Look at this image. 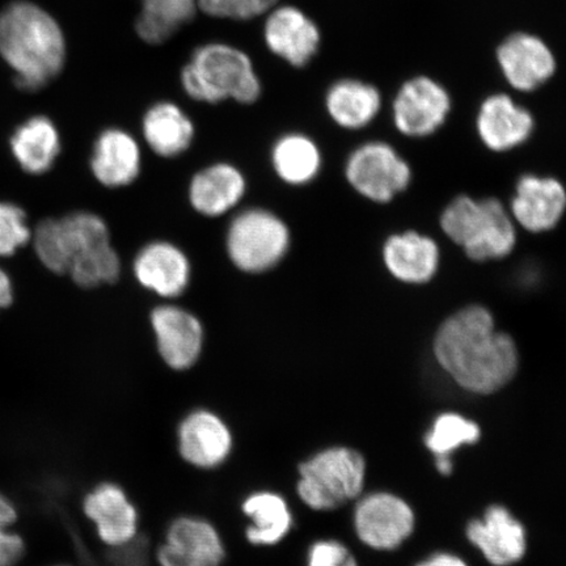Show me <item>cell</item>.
<instances>
[{
  "label": "cell",
  "instance_id": "cell-18",
  "mask_svg": "<svg viewBox=\"0 0 566 566\" xmlns=\"http://www.w3.org/2000/svg\"><path fill=\"white\" fill-rule=\"evenodd\" d=\"M95 179L105 188H125L136 181L142 169V150L129 132L109 127L98 134L90 159Z\"/></svg>",
  "mask_w": 566,
  "mask_h": 566
},
{
  "label": "cell",
  "instance_id": "cell-5",
  "mask_svg": "<svg viewBox=\"0 0 566 566\" xmlns=\"http://www.w3.org/2000/svg\"><path fill=\"white\" fill-rule=\"evenodd\" d=\"M441 226L446 235L475 261L505 258L515 245L512 218L495 198H455L444 209Z\"/></svg>",
  "mask_w": 566,
  "mask_h": 566
},
{
  "label": "cell",
  "instance_id": "cell-3",
  "mask_svg": "<svg viewBox=\"0 0 566 566\" xmlns=\"http://www.w3.org/2000/svg\"><path fill=\"white\" fill-rule=\"evenodd\" d=\"M181 86L190 98L207 104L229 98L252 104L261 95V82L250 56L222 42L197 49L181 71Z\"/></svg>",
  "mask_w": 566,
  "mask_h": 566
},
{
  "label": "cell",
  "instance_id": "cell-28",
  "mask_svg": "<svg viewBox=\"0 0 566 566\" xmlns=\"http://www.w3.org/2000/svg\"><path fill=\"white\" fill-rule=\"evenodd\" d=\"M272 166L279 179L287 186L303 187L314 181L322 169V153L314 139L301 133H290L275 142Z\"/></svg>",
  "mask_w": 566,
  "mask_h": 566
},
{
  "label": "cell",
  "instance_id": "cell-34",
  "mask_svg": "<svg viewBox=\"0 0 566 566\" xmlns=\"http://www.w3.org/2000/svg\"><path fill=\"white\" fill-rule=\"evenodd\" d=\"M307 566H358V563L343 543L318 541L308 549Z\"/></svg>",
  "mask_w": 566,
  "mask_h": 566
},
{
  "label": "cell",
  "instance_id": "cell-27",
  "mask_svg": "<svg viewBox=\"0 0 566 566\" xmlns=\"http://www.w3.org/2000/svg\"><path fill=\"white\" fill-rule=\"evenodd\" d=\"M381 101L377 88L356 80L336 82L327 92L328 115L344 129L357 130L378 116Z\"/></svg>",
  "mask_w": 566,
  "mask_h": 566
},
{
  "label": "cell",
  "instance_id": "cell-20",
  "mask_svg": "<svg viewBox=\"0 0 566 566\" xmlns=\"http://www.w3.org/2000/svg\"><path fill=\"white\" fill-rule=\"evenodd\" d=\"M566 210V192L551 177L523 176L512 202L515 221L530 232H544L560 222Z\"/></svg>",
  "mask_w": 566,
  "mask_h": 566
},
{
  "label": "cell",
  "instance_id": "cell-38",
  "mask_svg": "<svg viewBox=\"0 0 566 566\" xmlns=\"http://www.w3.org/2000/svg\"><path fill=\"white\" fill-rule=\"evenodd\" d=\"M417 566H467V564L454 555L438 554L428 558L427 562L420 563Z\"/></svg>",
  "mask_w": 566,
  "mask_h": 566
},
{
  "label": "cell",
  "instance_id": "cell-39",
  "mask_svg": "<svg viewBox=\"0 0 566 566\" xmlns=\"http://www.w3.org/2000/svg\"><path fill=\"white\" fill-rule=\"evenodd\" d=\"M437 469L442 475H450L452 472V462L450 457L437 458Z\"/></svg>",
  "mask_w": 566,
  "mask_h": 566
},
{
  "label": "cell",
  "instance_id": "cell-1",
  "mask_svg": "<svg viewBox=\"0 0 566 566\" xmlns=\"http://www.w3.org/2000/svg\"><path fill=\"white\" fill-rule=\"evenodd\" d=\"M434 354L460 387L476 394L499 391L518 369L513 338L495 329L492 314L481 306L460 310L441 325Z\"/></svg>",
  "mask_w": 566,
  "mask_h": 566
},
{
  "label": "cell",
  "instance_id": "cell-30",
  "mask_svg": "<svg viewBox=\"0 0 566 566\" xmlns=\"http://www.w3.org/2000/svg\"><path fill=\"white\" fill-rule=\"evenodd\" d=\"M122 259L111 242L96 245L80 254L71 263L67 275L83 289H95L115 283L122 274Z\"/></svg>",
  "mask_w": 566,
  "mask_h": 566
},
{
  "label": "cell",
  "instance_id": "cell-15",
  "mask_svg": "<svg viewBox=\"0 0 566 566\" xmlns=\"http://www.w3.org/2000/svg\"><path fill=\"white\" fill-rule=\"evenodd\" d=\"M269 51L294 67L307 66L321 46V31L293 6L274 7L264 25Z\"/></svg>",
  "mask_w": 566,
  "mask_h": 566
},
{
  "label": "cell",
  "instance_id": "cell-9",
  "mask_svg": "<svg viewBox=\"0 0 566 566\" xmlns=\"http://www.w3.org/2000/svg\"><path fill=\"white\" fill-rule=\"evenodd\" d=\"M228 552L218 528L196 515L177 516L169 523L157 551L159 566H222Z\"/></svg>",
  "mask_w": 566,
  "mask_h": 566
},
{
  "label": "cell",
  "instance_id": "cell-32",
  "mask_svg": "<svg viewBox=\"0 0 566 566\" xmlns=\"http://www.w3.org/2000/svg\"><path fill=\"white\" fill-rule=\"evenodd\" d=\"M32 229L24 209L0 201V258H10L31 242Z\"/></svg>",
  "mask_w": 566,
  "mask_h": 566
},
{
  "label": "cell",
  "instance_id": "cell-4",
  "mask_svg": "<svg viewBox=\"0 0 566 566\" xmlns=\"http://www.w3.org/2000/svg\"><path fill=\"white\" fill-rule=\"evenodd\" d=\"M366 462L358 451L335 446L302 460L295 492L304 506L331 512L356 500L364 491Z\"/></svg>",
  "mask_w": 566,
  "mask_h": 566
},
{
  "label": "cell",
  "instance_id": "cell-14",
  "mask_svg": "<svg viewBox=\"0 0 566 566\" xmlns=\"http://www.w3.org/2000/svg\"><path fill=\"white\" fill-rule=\"evenodd\" d=\"M139 285L163 300L179 298L192 277V265L180 247L166 240L146 244L133 261Z\"/></svg>",
  "mask_w": 566,
  "mask_h": 566
},
{
  "label": "cell",
  "instance_id": "cell-6",
  "mask_svg": "<svg viewBox=\"0 0 566 566\" xmlns=\"http://www.w3.org/2000/svg\"><path fill=\"white\" fill-rule=\"evenodd\" d=\"M292 233L274 212L247 209L232 219L226 233V251L239 271L260 274L271 271L285 259Z\"/></svg>",
  "mask_w": 566,
  "mask_h": 566
},
{
  "label": "cell",
  "instance_id": "cell-11",
  "mask_svg": "<svg viewBox=\"0 0 566 566\" xmlns=\"http://www.w3.org/2000/svg\"><path fill=\"white\" fill-rule=\"evenodd\" d=\"M233 450L229 423L209 409L188 413L177 428V451L196 470L210 471L228 462Z\"/></svg>",
  "mask_w": 566,
  "mask_h": 566
},
{
  "label": "cell",
  "instance_id": "cell-8",
  "mask_svg": "<svg viewBox=\"0 0 566 566\" xmlns=\"http://www.w3.org/2000/svg\"><path fill=\"white\" fill-rule=\"evenodd\" d=\"M345 175L360 196L379 203L391 201L410 182L407 161L381 142H370L354 150L346 161Z\"/></svg>",
  "mask_w": 566,
  "mask_h": 566
},
{
  "label": "cell",
  "instance_id": "cell-40",
  "mask_svg": "<svg viewBox=\"0 0 566 566\" xmlns=\"http://www.w3.org/2000/svg\"><path fill=\"white\" fill-rule=\"evenodd\" d=\"M60 566H66V565H60Z\"/></svg>",
  "mask_w": 566,
  "mask_h": 566
},
{
  "label": "cell",
  "instance_id": "cell-31",
  "mask_svg": "<svg viewBox=\"0 0 566 566\" xmlns=\"http://www.w3.org/2000/svg\"><path fill=\"white\" fill-rule=\"evenodd\" d=\"M480 429L475 422L455 413H446L436 420L424 443L437 458L450 457L451 452L463 444L479 441Z\"/></svg>",
  "mask_w": 566,
  "mask_h": 566
},
{
  "label": "cell",
  "instance_id": "cell-21",
  "mask_svg": "<svg viewBox=\"0 0 566 566\" xmlns=\"http://www.w3.org/2000/svg\"><path fill=\"white\" fill-rule=\"evenodd\" d=\"M247 192L242 171L230 163H216L198 171L189 184V202L207 218L228 214L238 207Z\"/></svg>",
  "mask_w": 566,
  "mask_h": 566
},
{
  "label": "cell",
  "instance_id": "cell-33",
  "mask_svg": "<svg viewBox=\"0 0 566 566\" xmlns=\"http://www.w3.org/2000/svg\"><path fill=\"white\" fill-rule=\"evenodd\" d=\"M280 0H197L198 10L211 18L251 20L265 15Z\"/></svg>",
  "mask_w": 566,
  "mask_h": 566
},
{
  "label": "cell",
  "instance_id": "cell-22",
  "mask_svg": "<svg viewBox=\"0 0 566 566\" xmlns=\"http://www.w3.org/2000/svg\"><path fill=\"white\" fill-rule=\"evenodd\" d=\"M531 113L506 95L488 97L478 116L481 140L493 151H507L520 146L533 133Z\"/></svg>",
  "mask_w": 566,
  "mask_h": 566
},
{
  "label": "cell",
  "instance_id": "cell-37",
  "mask_svg": "<svg viewBox=\"0 0 566 566\" xmlns=\"http://www.w3.org/2000/svg\"><path fill=\"white\" fill-rule=\"evenodd\" d=\"M18 520L17 509L0 494V528H10Z\"/></svg>",
  "mask_w": 566,
  "mask_h": 566
},
{
  "label": "cell",
  "instance_id": "cell-12",
  "mask_svg": "<svg viewBox=\"0 0 566 566\" xmlns=\"http://www.w3.org/2000/svg\"><path fill=\"white\" fill-rule=\"evenodd\" d=\"M354 527L366 546L395 549L412 534L415 515L407 502L396 495L373 493L358 502Z\"/></svg>",
  "mask_w": 566,
  "mask_h": 566
},
{
  "label": "cell",
  "instance_id": "cell-23",
  "mask_svg": "<svg viewBox=\"0 0 566 566\" xmlns=\"http://www.w3.org/2000/svg\"><path fill=\"white\" fill-rule=\"evenodd\" d=\"M10 148L13 159L24 172L44 175L51 171L60 157L61 134L51 118L33 116L13 130Z\"/></svg>",
  "mask_w": 566,
  "mask_h": 566
},
{
  "label": "cell",
  "instance_id": "cell-26",
  "mask_svg": "<svg viewBox=\"0 0 566 566\" xmlns=\"http://www.w3.org/2000/svg\"><path fill=\"white\" fill-rule=\"evenodd\" d=\"M242 512L251 521L244 528L245 539L254 547L277 546L294 526L292 509L277 492L251 493L243 501Z\"/></svg>",
  "mask_w": 566,
  "mask_h": 566
},
{
  "label": "cell",
  "instance_id": "cell-19",
  "mask_svg": "<svg viewBox=\"0 0 566 566\" xmlns=\"http://www.w3.org/2000/svg\"><path fill=\"white\" fill-rule=\"evenodd\" d=\"M467 536L495 566L513 565L526 554V531L504 506H491L484 520L472 521Z\"/></svg>",
  "mask_w": 566,
  "mask_h": 566
},
{
  "label": "cell",
  "instance_id": "cell-10",
  "mask_svg": "<svg viewBox=\"0 0 566 566\" xmlns=\"http://www.w3.org/2000/svg\"><path fill=\"white\" fill-rule=\"evenodd\" d=\"M150 323L163 363L177 373L192 369L205 344L200 318L175 304H161L153 310Z\"/></svg>",
  "mask_w": 566,
  "mask_h": 566
},
{
  "label": "cell",
  "instance_id": "cell-7",
  "mask_svg": "<svg viewBox=\"0 0 566 566\" xmlns=\"http://www.w3.org/2000/svg\"><path fill=\"white\" fill-rule=\"evenodd\" d=\"M33 250L49 272L67 274L81 253L111 242L108 224L91 211H75L62 218H46L32 230Z\"/></svg>",
  "mask_w": 566,
  "mask_h": 566
},
{
  "label": "cell",
  "instance_id": "cell-17",
  "mask_svg": "<svg viewBox=\"0 0 566 566\" xmlns=\"http://www.w3.org/2000/svg\"><path fill=\"white\" fill-rule=\"evenodd\" d=\"M497 60L509 84L523 92L539 88L556 71L546 42L528 33H515L502 42Z\"/></svg>",
  "mask_w": 566,
  "mask_h": 566
},
{
  "label": "cell",
  "instance_id": "cell-24",
  "mask_svg": "<svg viewBox=\"0 0 566 566\" xmlns=\"http://www.w3.org/2000/svg\"><path fill=\"white\" fill-rule=\"evenodd\" d=\"M142 136L155 155L172 159L189 150L196 129L192 119L179 105L159 102L145 113Z\"/></svg>",
  "mask_w": 566,
  "mask_h": 566
},
{
  "label": "cell",
  "instance_id": "cell-36",
  "mask_svg": "<svg viewBox=\"0 0 566 566\" xmlns=\"http://www.w3.org/2000/svg\"><path fill=\"white\" fill-rule=\"evenodd\" d=\"M13 296H15V290H13L10 274L3 268H0V311L11 306Z\"/></svg>",
  "mask_w": 566,
  "mask_h": 566
},
{
  "label": "cell",
  "instance_id": "cell-25",
  "mask_svg": "<svg viewBox=\"0 0 566 566\" xmlns=\"http://www.w3.org/2000/svg\"><path fill=\"white\" fill-rule=\"evenodd\" d=\"M384 259L396 280L419 285L434 277L440 265V248L433 239L409 231L387 240Z\"/></svg>",
  "mask_w": 566,
  "mask_h": 566
},
{
  "label": "cell",
  "instance_id": "cell-29",
  "mask_svg": "<svg viewBox=\"0 0 566 566\" xmlns=\"http://www.w3.org/2000/svg\"><path fill=\"white\" fill-rule=\"evenodd\" d=\"M197 0H142L136 30L147 44L160 45L193 20Z\"/></svg>",
  "mask_w": 566,
  "mask_h": 566
},
{
  "label": "cell",
  "instance_id": "cell-35",
  "mask_svg": "<svg viewBox=\"0 0 566 566\" xmlns=\"http://www.w3.org/2000/svg\"><path fill=\"white\" fill-rule=\"evenodd\" d=\"M23 555V539L9 528H0V566H15Z\"/></svg>",
  "mask_w": 566,
  "mask_h": 566
},
{
  "label": "cell",
  "instance_id": "cell-13",
  "mask_svg": "<svg viewBox=\"0 0 566 566\" xmlns=\"http://www.w3.org/2000/svg\"><path fill=\"white\" fill-rule=\"evenodd\" d=\"M450 109V96L441 84L427 76L415 77L395 98V125L406 136L427 137L440 129Z\"/></svg>",
  "mask_w": 566,
  "mask_h": 566
},
{
  "label": "cell",
  "instance_id": "cell-2",
  "mask_svg": "<svg viewBox=\"0 0 566 566\" xmlns=\"http://www.w3.org/2000/svg\"><path fill=\"white\" fill-rule=\"evenodd\" d=\"M66 39L52 13L30 0H15L0 11V56L21 91L38 92L62 73Z\"/></svg>",
  "mask_w": 566,
  "mask_h": 566
},
{
  "label": "cell",
  "instance_id": "cell-16",
  "mask_svg": "<svg viewBox=\"0 0 566 566\" xmlns=\"http://www.w3.org/2000/svg\"><path fill=\"white\" fill-rule=\"evenodd\" d=\"M83 511L96 526V533L106 546H126L138 535V507L117 484L104 483L96 486L84 499Z\"/></svg>",
  "mask_w": 566,
  "mask_h": 566
}]
</instances>
